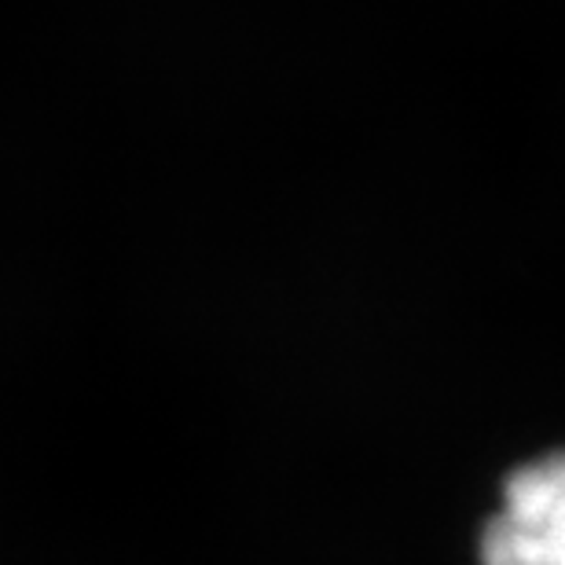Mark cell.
<instances>
[{"instance_id":"6da1fadb","label":"cell","mask_w":565,"mask_h":565,"mask_svg":"<svg viewBox=\"0 0 565 565\" xmlns=\"http://www.w3.org/2000/svg\"><path fill=\"white\" fill-rule=\"evenodd\" d=\"M500 514L565 547V451L514 470L507 478Z\"/></svg>"},{"instance_id":"7a4b0ae2","label":"cell","mask_w":565,"mask_h":565,"mask_svg":"<svg viewBox=\"0 0 565 565\" xmlns=\"http://www.w3.org/2000/svg\"><path fill=\"white\" fill-rule=\"evenodd\" d=\"M481 565H565V547L495 514L481 536Z\"/></svg>"}]
</instances>
